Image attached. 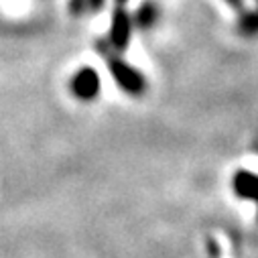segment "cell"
Wrapping results in <instances>:
<instances>
[{"instance_id": "obj_7", "label": "cell", "mask_w": 258, "mask_h": 258, "mask_svg": "<svg viewBox=\"0 0 258 258\" xmlns=\"http://www.w3.org/2000/svg\"><path fill=\"white\" fill-rule=\"evenodd\" d=\"M126 3L128 0H116V5H120V7H126Z\"/></svg>"}, {"instance_id": "obj_2", "label": "cell", "mask_w": 258, "mask_h": 258, "mask_svg": "<svg viewBox=\"0 0 258 258\" xmlns=\"http://www.w3.org/2000/svg\"><path fill=\"white\" fill-rule=\"evenodd\" d=\"M131 31H133V21L128 17L126 9L116 5L114 17H112V33H110V41L114 45L116 51H124L131 41Z\"/></svg>"}, {"instance_id": "obj_5", "label": "cell", "mask_w": 258, "mask_h": 258, "mask_svg": "<svg viewBox=\"0 0 258 258\" xmlns=\"http://www.w3.org/2000/svg\"><path fill=\"white\" fill-rule=\"evenodd\" d=\"M226 3H228L230 7H234L236 11H242V9H244V3H242V0H226Z\"/></svg>"}, {"instance_id": "obj_8", "label": "cell", "mask_w": 258, "mask_h": 258, "mask_svg": "<svg viewBox=\"0 0 258 258\" xmlns=\"http://www.w3.org/2000/svg\"><path fill=\"white\" fill-rule=\"evenodd\" d=\"M256 3H258V0H256ZM256 15H258V11H256Z\"/></svg>"}, {"instance_id": "obj_6", "label": "cell", "mask_w": 258, "mask_h": 258, "mask_svg": "<svg viewBox=\"0 0 258 258\" xmlns=\"http://www.w3.org/2000/svg\"><path fill=\"white\" fill-rule=\"evenodd\" d=\"M88 3H90V9H98L104 0H88Z\"/></svg>"}, {"instance_id": "obj_1", "label": "cell", "mask_w": 258, "mask_h": 258, "mask_svg": "<svg viewBox=\"0 0 258 258\" xmlns=\"http://www.w3.org/2000/svg\"><path fill=\"white\" fill-rule=\"evenodd\" d=\"M108 68H110V72H112V76H114L116 84H118L124 92L133 94V96H141V94L145 92L147 82H145L143 74H141L139 70L131 68L126 61H122V59H118V57L108 55Z\"/></svg>"}, {"instance_id": "obj_3", "label": "cell", "mask_w": 258, "mask_h": 258, "mask_svg": "<svg viewBox=\"0 0 258 258\" xmlns=\"http://www.w3.org/2000/svg\"><path fill=\"white\" fill-rule=\"evenodd\" d=\"M72 92L80 100H94L98 96V92H100V76L92 68L82 70L72 80Z\"/></svg>"}, {"instance_id": "obj_4", "label": "cell", "mask_w": 258, "mask_h": 258, "mask_svg": "<svg viewBox=\"0 0 258 258\" xmlns=\"http://www.w3.org/2000/svg\"><path fill=\"white\" fill-rule=\"evenodd\" d=\"M155 21H157V7L151 5V3L143 5V7L137 11V15H135V25H137L139 29H143V31H145V29H151Z\"/></svg>"}]
</instances>
